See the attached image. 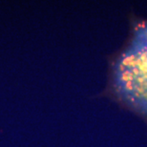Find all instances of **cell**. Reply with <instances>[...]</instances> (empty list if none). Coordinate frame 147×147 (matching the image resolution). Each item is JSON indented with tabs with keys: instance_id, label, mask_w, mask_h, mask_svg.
Instances as JSON below:
<instances>
[{
	"instance_id": "1",
	"label": "cell",
	"mask_w": 147,
	"mask_h": 147,
	"mask_svg": "<svg viewBox=\"0 0 147 147\" xmlns=\"http://www.w3.org/2000/svg\"><path fill=\"white\" fill-rule=\"evenodd\" d=\"M114 84L122 100L147 117V21L136 26L130 45L115 64Z\"/></svg>"
}]
</instances>
